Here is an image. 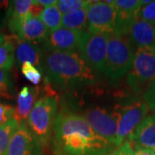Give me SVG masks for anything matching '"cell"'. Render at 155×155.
I'll return each instance as SVG.
<instances>
[{
	"label": "cell",
	"instance_id": "obj_1",
	"mask_svg": "<svg viewBox=\"0 0 155 155\" xmlns=\"http://www.w3.org/2000/svg\"><path fill=\"white\" fill-rule=\"evenodd\" d=\"M52 139L57 155H108L116 147L96 133L82 115L70 110L57 115Z\"/></svg>",
	"mask_w": 155,
	"mask_h": 155
},
{
	"label": "cell",
	"instance_id": "obj_8",
	"mask_svg": "<svg viewBox=\"0 0 155 155\" xmlns=\"http://www.w3.org/2000/svg\"><path fill=\"white\" fill-rule=\"evenodd\" d=\"M119 112V124L116 140V147L127 140L134 129L147 116L148 107L143 100H130L117 107Z\"/></svg>",
	"mask_w": 155,
	"mask_h": 155
},
{
	"label": "cell",
	"instance_id": "obj_7",
	"mask_svg": "<svg viewBox=\"0 0 155 155\" xmlns=\"http://www.w3.org/2000/svg\"><path fill=\"white\" fill-rule=\"evenodd\" d=\"M82 116L99 136L116 147L119 124V112L117 109L110 110L104 107L93 106L87 108Z\"/></svg>",
	"mask_w": 155,
	"mask_h": 155
},
{
	"label": "cell",
	"instance_id": "obj_5",
	"mask_svg": "<svg viewBox=\"0 0 155 155\" xmlns=\"http://www.w3.org/2000/svg\"><path fill=\"white\" fill-rule=\"evenodd\" d=\"M155 79V45L135 50L133 63L126 75L127 86L134 93H142Z\"/></svg>",
	"mask_w": 155,
	"mask_h": 155
},
{
	"label": "cell",
	"instance_id": "obj_17",
	"mask_svg": "<svg viewBox=\"0 0 155 155\" xmlns=\"http://www.w3.org/2000/svg\"><path fill=\"white\" fill-rule=\"evenodd\" d=\"M39 87L32 86H24L18 93L14 118L19 123L27 122L35 104L39 99Z\"/></svg>",
	"mask_w": 155,
	"mask_h": 155
},
{
	"label": "cell",
	"instance_id": "obj_15",
	"mask_svg": "<svg viewBox=\"0 0 155 155\" xmlns=\"http://www.w3.org/2000/svg\"><path fill=\"white\" fill-rule=\"evenodd\" d=\"M44 57L39 45L19 40L16 48V60L19 66L24 63H30L36 67L41 72H44Z\"/></svg>",
	"mask_w": 155,
	"mask_h": 155
},
{
	"label": "cell",
	"instance_id": "obj_21",
	"mask_svg": "<svg viewBox=\"0 0 155 155\" xmlns=\"http://www.w3.org/2000/svg\"><path fill=\"white\" fill-rule=\"evenodd\" d=\"M19 122L15 118L11 119L5 124L0 125V155H6L9 144L18 127Z\"/></svg>",
	"mask_w": 155,
	"mask_h": 155
},
{
	"label": "cell",
	"instance_id": "obj_18",
	"mask_svg": "<svg viewBox=\"0 0 155 155\" xmlns=\"http://www.w3.org/2000/svg\"><path fill=\"white\" fill-rule=\"evenodd\" d=\"M33 4V0H16L11 2L7 13L8 28L16 36L22 22L30 14Z\"/></svg>",
	"mask_w": 155,
	"mask_h": 155
},
{
	"label": "cell",
	"instance_id": "obj_31",
	"mask_svg": "<svg viewBox=\"0 0 155 155\" xmlns=\"http://www.w3.org/2000/svg\"><path fill=\"white\" fill-rule=\"evenodd\" d=\"M36 2L39 5H41L43 7H49V6L56 5H57V1L56 0H36Z\"/></svg>",
	"mask_w": 155,
	"mask_h": 155
},
{
	"label": "cell",
	"instance_id": "obj_14",
	"mask_svg": "<svg viewBox=\"0 0 155 155\" xmlns=\"http://www.w3.org/2000/svg\"><path fill=\"white\" fill-rule=\"evenodd\" d=\"M127 140L134 146L155 151V113L147 116Z\"/></svg>",
	"mask_w": 155,
	"mask_h": 155
},
{
	"label": "cell",
	"instance_id": "obj_20",
	"mask_svg": "<svg viewBox=\"0 0 155 155\" xmlns=\"http://www.w3.org/2000/svg\"><path fill=\"white\" fill-rule=\"evenodd\" d=\"M62 17L63 15L59 11L57 5H53L45 7L40 16V19L48 31L52 32L62 27Z\"/></svg>",
	"mask_w": 155,
	"mask_h": 155
},
{
	"label": "cell",
	"instance_id": "obj_24",
	"mask_svg": "<svg viewBox=\"0 0 155 155\" xmlns=\"http://www.w3.org/2000/svg\"><path fill=\"white\" fill-rule=\"evenodd\" d=\"M91 1L88 0H59L57 1V7L62 15L74 12L84 8H87Z\"/></svg>",
	"mask_w": 155,
	"mask_h": 155
},
{
	"label": "cell",
	"instance_id": "obj_6",
	"mask_svg": "<svg viewBox=\"0 0 155 155\" xmlns=\"http://www.w3.org/2000/svg\"><path fill=\"white\" fill-rule=\"evenodd\" d=\"M110 35L93 34L84 31L78 47V53L96 72H104L107 45Z\"/></svg>",
	"mask_w": 155,
	"mask_h": 155
},
{
	"label": "cell",
	"instance_id": "obj_2",
	"mask_svg": "<svg viewBox=\"0 0 155 155\" xmlns=\"http://www.w3.org/2000/svg\"><path fill=\"white\" fill-rule=\"evenodd\" d=\"M46 82L58 90H72L90 86L98 77L76 52L48 53L44 57Z\"/></svg>",
	"mask_w": 155,
	"mask_h": 155
},
{
	"label": "cell",
	"instance_id": "obj_13",
	"mask_svg": "<svg viewBox=\"0 0 155 155\" xmlns=\"http://www.w3.org/2000/svg\"><path fill=\"white\" fill-rule=\"evenodd\" d=\"M49 33L40 17L29 14L21 25L17 37L19 40L39 45L44 43Z\"/></svg>",
	"mask_w": 155,
	"mask_h": 155
},
{
	"label": "cell",
	"instance_id": "obj_4",
	"mask_svg": "<svg viewBox=\"0 0 155 155\" xmlns=\"http://www.w3.org/2000/svg\"><path fill=\"white\" fill-rule=\"evenodd\" d=\"M58 111V100L54 95H45L35 104L27 120V125L42 146L48 144Z\"/></svg>",
	"mask_w": 155,
	"mask_h": 155
},
{
	"label": "cell",
	"instance_id": "obj_27",
	"mask_svg": "<svg viewBox=\"0 0 155 155\" xmlns=\"http://www.w3.org/2000/svg\"><path fill=\"white\" fill-rule=\"evenodd\" d=\"M142 98L148 109L155 113V79L142 92Z\"/></svg>",
	"mask_w": 155,
	"mask_h": 155
},
{
	"label": "cell",
	"instance_id": "obj_23",
	"mask_svg": "<svg viewBox=\"0 0 155 155\" xmlns=\"http://www.w3.org/2000/svg\"><path fill=\"white\" fill-rule=\"evenodd\" d=\"M15 97L14 85L8 71L0 69V99H13Z\"/></svg>",
	"mask_w": 155,
	"mask_h": 155
},
{
	"label": "cell",
	"instance_id": "obj_22",
	"mask_svg": "<svg viewBox=\"0 0 155 155\" xmlns=\"http://www.w3.org/2000/svg\"><path fill=\"white\" fill-rule=\"evenodd\" d=\"M16 60V48L13 42L7 40L0 45V69L9 71L14 66Z\"/></svg>",
	"mask_w": 155,
	"mask_h": 155
},
{
	"label": "cell",
	"instance_id": "obj_32",
	"mask_svg": "<svg viewBox=\"0 0 155 155\" xmlns=\"http://www.w3.org/2000/svg\"><path fill=\"white\" fill-rule=\"evenodd\" d=\"M10 3L11 2H8V1H0V9L1 8L6 9L8 6H10Z\"/></svg>",
	"mask_w": 155,
	"mask_h": 155
},
{
	"label": "cell",
	"instance_id": "obj_30",
	"mask_svg": "<svg viewBox=\"0 0 155 155\" xmlns=\"http://www.w3.org/2000/svg\"><path fill=\"white\" fill-rule=\"evenodd\" d=\"M134 155H155V151L134 146Z\"/></svg>",
	"mask_w": 155,
	"mask_h": 155
},
{
	"label": "cell",
	"instance_id": "obj_25",
	"mask_svg": "<svg viewBox=\"0 0 155 155\" xmlns=\"http://www.w3.org/2000/svg\"><path fill=\"white\" fill-rule=\"evenodd\" d=\"M21 71L22 75L33 84H39L41 81L42 73L36 67L30 63H24L21 66Z\"/></svg>",
	"mask_w": 155,
	"mask_h": 155
},
{
	"label": "cell",
	"instance_id": "obj_16",
	"mask_svg": "<svg viewBox=\"0 0 155 155\" xmlns=\"http://www.w3.org/2000/svg\"><path fill=\"white\" fill-rule=\"evenodd\" d=\"M128 38L135 50L155 45V26L138 18L133 24Z\"/></svg>",
	"mask_w": 155,
	"mask_h": 155
},
{
	"label": "cell",
	"instance_id": "obj_11",
	"mask_svg": "<svg viewBox=\"0 0 155 155\" xmlns=\"http://www.w3.org/2000/svg\"><path fill=\"white\" fill-rule=\"evenodd\" d=\"M83 32L63 27L50 32L43 43L45 52H76Z\"/></svg>",
	"mask_w": 155,
	"mask_h": 155
},
{
	"label": "cell",
	"instance_id": "obj_26",
	"mask_svg": "<svg viewBox=\"0 0 155 155\" xmlns=\"http://www.w3.org/2000/svg\"><path fill=\"white\" fill-rule=\"evenodd\" d=\"M139 18L155 26V1H151L149 4L141 5Z\"/></svg>",
	"mask_w": 155,
	"mask_h": 155
},
{
	"label": "cell",
	"instance_id": "obj_19",
	"mask_svg": "<svg viewBox=\"0 0 155 155\" xmlns=\"http://www.w3.org/2000/svg\"><path fill=\"white\" fill-rule=\"evenodd\" d=\"M87 9L88 7L63 15L62 27L84 31V28L87 27Z\"/></svg>",
	"mask_w": 155,
	"mask_h": 155
},
{
	"label": "cell",
	"instance_id": "obj_12",
	"mask_svg": "<svg viewBox=\"0 0 155 155\" xmlns=\"http://www.w3.org/2000/svg\"><path fill=\"white\" fill-rule=\"evenodd\" d=\"M112 5L116 11L115 33L128 35L133 24L139 18L141 7L140 0H112Z\"/></svg>",
	"mask_w": 155,
	"mask_h": 155
},
{
	"label": "cell",
	"instance_id": "obj_28",
	"mask_svg": "<svg viewBox=\"0 0 155 155\" xmlns=\"http://www.w3.org/2000/svg\"><path fill=\"white\" fill-rule=\"evenodd\" d=\"M15 108L12 105L0 103V125L9 122L11 119L14 118Z\"/></svg>",
	"mask_w": 155,
	"mask_h": 155
},
{
	"label": "cell",
	"instance_id": "obj_3",
	"mask_svg": "<svg viewBox=\"0 0 155 155\" xmlns=\"http://www.w3.org/2000/svg\"><path fill=\"white\" fill-rule=\"evenodd\" d=\"M135 48L127 35L112 34L107 45V54L103 74L112 81H117L129 72Z\"/></svg>",
	"mask_w": 155,
	"mask_h": 155
},
{
	"label": "cell",
	"instance_id": "obj_29",
	"mask_svg": "<svg viewBox=\"0 0 155 155\" xmlns=\"http://www.w3.org/2000/svg\"><path fill=\"white\" fill-rule=\"evenodd\" d=\"M108 155H134V148L132 144L127 140Z\"/></svg>",
	"mask_w": 155,
	"mask_h": 155
},
{
	"label": "cell",
	"instance_id": "obj_10",
	"mask_svg": "<svg viewBox=\"0 0 155 155\" xmlns=\"http://www.w3.org/2000/svg\"><path fill=\"white\" fill-rule=\"evenodd\" d=\"M42 145L28 128L27 122L19 123L9 144L6 155H41Z\"/></svg>",
	"mask_w": 155,
	"mask_h": 155
},
{
	"label": "cell",
	"instance_id": "obj_9",
	"mask_svg": "<svg viewBox=\"0 0 155 155\" xmlns=\"http://www.w3.org/2000/svg\"><path fill=\"white\" fill-rule=\"evenodd\" d=\"M116 11L109 1H91L87 9V31L93 34L115 33Z\"/></svg>",
	"mask_w": 155,
	"mask_h": 155
},
{
	"label": "cell",
	"instance_id": "obj_33",
	"mask_svg": "<svg viewBox=\"0 0 155 155\" xmlns=\"http://www.w3.org/2000/svg\"><path fill=\"white\" fill-rule=\"evenodd\" d=\"M5 41H6V38H5V35L0 32V45L3 44Z\"/></svg>",
	"mask_w": 155,
	"mask_h": 155
}]
</instances>
